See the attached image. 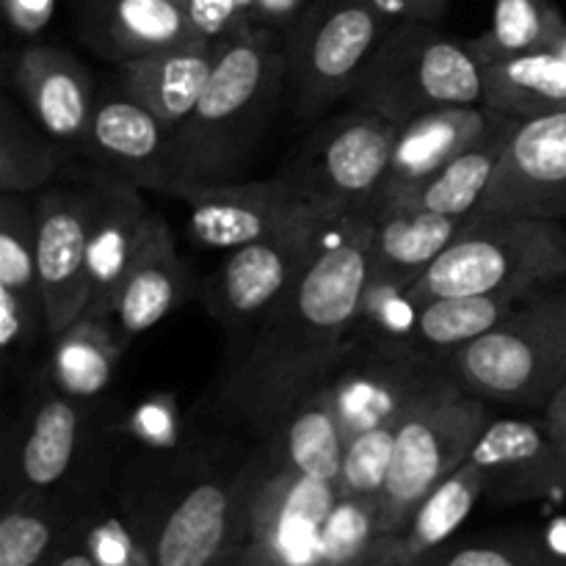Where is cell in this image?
Here are the masks:
<instances>
[{
	"instance_id": "7c38bea8",
	"label": "cell",
	"mask_w": 566,
	"mask_h": 566,
	"mask_svg": "<svg viewBox=\"0 0 566 566\" xmlns=\"http://www.w3.org/2000/svg\"><path fill=\"white\" fill-rule=\"evenodd\" d=\"M324 221L287 227L232 249L208 285V307L230 332H247L285 298L313 260Z\"/></svg>"
},
{
	"instance_id": "4dcf8cb0",
	"label": "cell",
	"mask_w": 566,
	"mask_h": 566,
	"mask_svg": "<svg viewBox=\"0 0 566 566\" xmlns=\"http://www.w3.org/2000/svg\"><path fill=\"white\" fill-rule=\"evenodd\" d=\"M122 352L125 348L108 329V324L83 315L64 335L55 337L50 379H53L55 390L88 401L114 381Z\"/></svg>"
},
{
	"instance_id": "9a60e30c",
	"label": "cell",
	"mask_w": 566,
	"mask_h": 566,
	"mask_svg": "<svg viewBox=\"0 0 566 566\" xmlns=\"http://www.w3.org/2000/svg\"><path fill=\"white\" fill-rule=\"evenodd\" d=\"M188 232L208 249H238L287 227L326 221L291 191L282 177L265 182H186Z\"/></svg>"
},
{
	"instance_id": "7402d4cb",
	"label": "cell",
	"mask_w": 566,
	"mask_h": 566,
	"mask_svg": "<svg viewBox=\"0 0 566 566\" xmlns=\"http://www.w3.org/2000/svg\"><path fill=\"white\" fill-rule=\"evenodd\" d=\"M216 61L213 42H191L122 61L116 92L153 111L177 130L191 116L210 81Z\"/></svg>"
},
{
	"instance_id": "74e56055",
	"label": "cell",
	"mask_w": 566,
	"mask_h": 566,
	"mask_svg": "<svg viewBox=\"0 0 566 566\" xmlns=\"http://www.w3.org/2000/svg\"><path fill=\"white\" fill-rule=\"evenodd\" d=\"M396 429L398 423H385L348 440L340 479H337L340 497H363V501L379 503L387 475H390L392 451H396Z\"/></svg>"
},
{
	"instance_id": "8d00e7d4",
	"label": "cell",
	"mask_w": 566,
	"mask_h": 566,
	"mask_svg": "<svg viewBox=\"0 0 566 566\" xmlns=\"http://www.w3.org/2000/svg\"><path fill=\"white\" fill-rule=\"evenodd\" d=\"M0 287L42 302L36 271V213L22 193L0 199Z\"/></svg>"
},
{
	"instance_id": "db71d44e",
	"label": "cell",
	"mask_w": 566,
	"mask_h": 566,
	"mask_svg": "<svg viewBox=\"0 0 566 566\" xmlns=\"http://www.w3.org/2000/svg\"><path fill=\"white\" fill-rule=\"evenodd\" d=\"M379 566H385V564H379Z\"/></svg>"
},
{
	"instance_id": "681fc988",
	"label": "cell",
	"mask_w": 566,
	"mask_h": 566,
	"mask_svg": "<svg viewBox=\"0 0 566 566\" xmlns=\"http://www.w3.org/2000/svg\"><path fill=\"white\" fill-rule=\"evenodd\" d=\"M545 415H547V418L558 420V423H566V381H564L562 387H558L556 396L551 398V403H547Z\"/></svg>"
},
{
	"instance_id": "bcb514c9",
	"label": "cell",
	"mask_w": 566,
	"mask_h": 566,
	"mask_svg": "<svg viewBox=\"0 0 566 566\" xmlns=\"http://www.w3.org/2000/svg\"><path fill=\"white\" fill-rule=\"evenodd\" d=\"M50 566H99L97 558L88 551L86 528H83V525H72V528L66 531L64 542H61L59 551H55Z\"/></svg>"
},
{
	"instance_id": "603a6c76",
	"label": "cell",
	"mask_w": 566,
	"mask_h": 566,
	"mask_svg": "<svg viewBox=\"0 0 566 566\" xmlns=\"http://www.w3.org/2000/svg\"><path fill=\"white\" fill-rule=\"evenodd\" d=\"M86 22L92 42L119 64L199 42L182 0H92Z\"/></svg>"
},
{
	"instance_id": "4fadbf2b",
	"label": "cell",
	"mask_w": 566,
	"mask_h": 566,
	"mask_svg": "<svg viewBox=\"0 0 566 566\" xmlns=\"http://www.w3.org/2000/svg\"><path fill=\"white\" fill-rule=\"evenodd\" d=\"M97 193L48 191L36 199V271L48 335L59 337L86 315L92 298L88 241Z\"/></svg>"
},
{
	"instance_id": "ffe728a7",
	"label": "cell",
	"mask_w": 566,
	"mask_h": 566,
	"mask_svg": "<svg viewBox=\"0 0 566 566\" xmlns=\"http://www.w3.org/2000/svg\"><path fill=\"white\" fill-rule=\"evenodd\" d=\"M94 193H97V205H94L92 241H88L92 298H88L86 315L108 324L133 260L138 258V249L147 235L153 210L144 205L136 186L114 180V177L99 175Z\"/></svg>"
},
{
	"instance_id": "e575fe53",
	"label": "cell",
	"mask_w": 566,
	"mask_h": 566,
	"mask_svg": "<svg viewBox=\"0 0 566 566\" xmlns=\"http://www.w3.org/2000/svg\"><path fill=\"white\" fill-rule=\"evenodd\" d=\"M553 11L551 0H495L490 31L468 39V48L481 66L545 50Z\"/></svg>"
},
{
	"instance_id": "d6986e66",
	"label": "cell",
	"mask_w": 566,
	"mask_h": 566,
	"mask_svg": "<svg viewBox=\"0 0 566 566\" xmlns=\"http://www.w3.org/2000/svg\"><path fill=\"white\" fill-rule=\"evenodd\" d=\"M512 116L490 108V105H457L442 108L434 114L418 116L398 127L396 144H392L390 171H387L385 188L376 210L387 208L403 193L412 191L423 180L451 164L457 155L473 147L495 127L506 125Z\"/></svg>"
},
{
	"instance_id": "e0dca14e",
	"label": "cell",
	"mask_w": 566,
	"mask_h": 566,
	"mask_svg": "<svg viewBox=\"0 0 566 566\" xmlns=\"http://www.w3.org/2000/svg\"><path fill=\"white\" fill-rule=\"evenodd\" d=\"M470 462L497 503H523L566 490V462L545 420H490Z\"/></svg>"
},
{
	"instance_id": "484cf974",
	"label": "cell",
	"mask_w": 566,
	"mask_h": 566,
	"mask_svg": "<svg viewBox=\"0 0 566 566\" xmlns=\"http://www.w3.org/2000/svg\"><path fill=\"white\" fill-rule=\"evenodd\" d=\"M269 437L271 459L282 468L337 484L346 457V434L321 387L307 392Z\"/></svg>"
},
{
	"instance_id": "5bb4252c",
	"label": "cell",
	"mask_w": 566,
	"mask_h": 566,
	"mask_svg": "<svg viewBox=\"0 0 566 566\" xmlns=\"http://www.w3.org/2000/svg\"><path fill=\"white\" fill-rule=\"evenodd\" d=\"M562 221L566 216V111L517 119L473 219Z\"/></svg>"
},
{
	"instance_id": "7a4b0ae2",
	"label": "cell",
	"mask_w": 566,
	"mask_h": 566,
	"mask_svg": "<svg viewBox=\"0 0 566 566\" xmlns=\"http://www.w3.org/2000/svg\"><path fill=\"white\" fill-rule=\"evenodd\" d=\"M287 77L285 36L247 22L216 42L210 81L175 130L182 182H232L269 130Z\"/></svg>"
},
{
	"instance_id": "816d5d0a",
	"label": "cell",
	"mask_w": 566,
	"mask_h": 566,
	"mask_svg": "<svg viewBox=\"0 0 566 566\" xmlns=\"http://www.w3.org/2000/svg\"><path fill=\"white\" fill-rule=\"evenodd\" d=\"M238 6H241V9L247 11L249 22H252V11H254V6H258V0H238Z\"/></svg>"
},
{
	"instance_id": "5b68a950",
	"label": "cell",
	"mask_w": 566,
	"mask_h": 566,
	"mask_svg": "<svg viewBox=\"0 0 566 566\" xmlns=\"http://www.w3.org/2000/svg\"><path fill=\"white\" fill-rule=\"evenodd\" d=\"M451 370L484 401L547 409L566 381V285L523 298L495 329L459 348Z\"/></svg>"
},
{
	"instance_id": "4316f807",
	"label": "cell",
	"mask_w": 566,
	"mask_h": 566,
	"mask_svg": "<svg viewBox=\"0 0 566 566\" xmlns=\"http://www.w3.org/2000/svg\"><path fill=\"white\" fill-rule=\"evenodd\" d=\"M481 495H486V479L479 464L468 459L426 495L401 534L387 542V564H415L440 551L470 517Z\"/></svg>"
},
{
	"instance_id": "60d3db41",
	"label": "cell",
	"mask_w": 566,
	"mask_h": 566,
	"mask_svg": "<svg viewBox=\"0 0 566 566\" xmlns=\"http://www.w3.org/2000/svg\"><path fill=\"white\" fill-rule=\"evenodd\" d=\"M182 6L199 42H221L249 22L238 0H182Z\"/></svg>"
},
{
	"instance_id": "f35d334b",
	"label": "cell",
	"mask_w": 566,
	"mask_h": 566,
	"mask_svg": "<svg viewBox=\"0 0 566 566\" xmlns=\"http://www.w3.org/2000/svg\"><path fill=\"white\" fill-rule=\"evenodd\" d=\"M423 562L431 566H558L551 547L523 536L464 542L451 551L431 553Z\"/></svg>"
},
{
	"instance_id": "ac0fdd59",
	"label": "cell",
	"mask_w": 566,
	"mask_h": 566,
	"mask_svg": "<svg viewBox=\"0 0 566 566\" xmlns=\"http://www.w3.org/2000/svg\"><path fill=\"white\" fill-rule=\"evenodd\" d=\"M9 72L28 114L59 144L83 149L97 105L86 66L53 44H31L11 59Z\"/></svg>"
},
{
	"instance_id": "44dd1931",
	"label": "cell",
	"mask_w": 566,
	"mask_h": 566,
	"mask_svg": "<svg viewBox=\"0 0 566 566\" xmlns=\"http://www.w3.org/2000/svg\"><path fill=\"white\" fill-rule=\"evenodd\" d=\"M186 287L188 271L177 252L169 224L158 213H153L138 258L133 260L130 274H127L114 313L108 318V329L114 332L122 348L133 337L158 326L182 302Z\"/></svg>"
},
{
	"instance_id": "b9f144b4",
	"label": "cell",
	"mask_w": 566,
	"mask_h": 566,
	"mask_svg": "<svg viewBox=\"0 0 566 566\" xmlns=\"http://www.w3.org/2000/svg\"><path fill=\"white\" fill-rule=\"evenodd\" d=\"M130 429L138 440H144L153 448L175 446L177 437H180V423H177L175 409L164 398H153L144 407H138L130 420Z\"/></svg>"
},
{
	"instance_id": "2e32d148",
	"label": "cell",
	"mask_w": 566,
	"mask_h": 566,
	"mask_svg": "<svg viewBox=\"0 0 566 566\" xmlns=\"http://www.w3.org/2000/svg\"><path fill=\"white\" fill-rule=\"evenodd\" d=\"M83 153L99 175L130 182L138 191L177 197L186 186L177 169L175 130L122 92L97 99Z\"/></svg>"
},
{
	"instance_id": "f907efd6",
	"label": "cell",
	"mask_w": 566,
	"mask_h": 566,
	"mask_svg": "<svg viewBox=\"0 0 566 566\" xmlns=\"http://www.w3.org/2000/svg\"><path fill=\"white\" fill-rule=\"evenodd\" d=\"M545 423H547V431H551L553 442H556L558 451H562V457L566 462V423H558V420L547 418V415H545Z\"/></svg>"
},
{
	"instance_id": "cb8c5ba5",
	"label": "cell",
	"mask_w": 566,
	"mask_h": 566,
	"mask_svg": "<svg viewBox=\"0 0 566 566\" xmlns=\"http://www.w3.org/2000/svg\"><path fill=\"white\" fill-rule=\"evenodd\" d=\"M470 219L415 208H385L374 216L370 271L418 282L431 263L451 247Z\"/></svg>"
},
{
	"instance_id": "6da1fadb",
	"label": "cell",
	"mask_w": 566,
	"mask_h": 566,
	"mask_svg": "<svg viewBox=\"0 0 566 566\" xmlns=\"http://www.w3.org/2000/svg\"><path fill=\"white\" fill-rule=\"evenodd\" d=\"M370 238L374 216L324 221L304 274L265 315L221 385L219 407L227 418L269 437L335 368L357 324Z\"/></svg>"
},
{
	"instance_id": "3957f363",
	"label": "cell",
	"mask_w": 566,
	"mask_h": 566,
	"mask_svg": "<svg viewBox=\"0 0 566 566\" xmlns=\"http://www.w3.org/2000/svg\"><path fill=\"white\" fill-rule=\"evenodd\" d=\"M566 280L562 221L492 216L470 219L457 241L412 285L418 302L509 293L528 298Z\"/></svg>"
},
{
	"instance_id": "30bf717a",
	"label": "cell",
	"mask_w": 566,
	"mask_h": 566,
	"mask_svg": "<svg viewBox=\"0 0 566 566\" xmlns=\"http://www.w3.org/2000/svg\"><path fill=\"white\" fill-rule=\"evenodd\" d=\"M249 542L285 566H318V542L332 509L340 501L337 484L282 468L265 453L241 475Z\"/></svg>"
},
{
	"instance_id": "c3c4849f",
	"label": "cell",
	"mask_w": 566,
	"mask_h": 566,
	"mask_svg": "<svg viewBox=\"0 0 566 566\" xmlns=\"http://www.w3.org/2000/svg\"><path fill=\"white\" fill-rule=\"evenodd\" d=\"M545 50L556 53L558 59H562L566 64V17L562 14V11H558V6H556V11H553V17H551V31H547Z\"/></svg>"
},
{
	"instance_id": "8992f818",
	"label": "cell",
	"mask_w": 566,
	"mask_h": 566,
	"mask_svg": "<svg viewBox=\"0 0 566 566\" xmlns=\"http://www.w3.org/2000/svg\"><path fill=\"white\" fill-rule=\"evenodd\" d=\"M486 426L484 398L468 392L459 381L415 403L398 420L390 475L379 497L387 542L401 534L437 484L468 462Z\"/></svg>"
},
{
	"instance_id": "d590c367",
	"label": "cell",
	"mask_w": 566,
	"mask_h": 566,
	"mask_svg": "<svg viewBox=\"0 0 566 566\" xmlns=\"http://www.w3.org/2000/svg\"><path fill=\"white\" fill-rule=\"evenodd\" d=\"M412 285L415 282L370 271L352 335L359 340L412 348V329L420 307Z\"/></svg>"
},
{
	"instance_id": "d4e9b609",
	"label": "cell",
	"mask_w": 566,
	"mask_h": 566,
	"mask_svg": "<svg viewBox=\"0 0 566 566\" xmlns=\"http://www.w3.org/2000/svg\"><path fill=\"white\" fill-rule=\"evenodd\" d=\"M514 125H517V119H509L506 125L495 127L490 136L475 142L473 147L457 155L451 164L442 166L437 175H431L429 180L415 186L412 191H407L401 199L387 205V208H415L429 210V213L453 216V219H473L475 208L481 205L492 177H495Z\"/></svg>"
},
{
	"instance_id": "1f68e13d",
	"label": "cell",
	"mask_w": 566,
	"mask_h": 566,
	"mask_svg": "<svg viewBox=\"0 0 566 566\" xmlns=\"http://www.w3.org/2000/svg\"><path fill=\"white\" fill-rule=\"evenodd\" d=\"M59 142L33 119L17 108L11 97H3L0 108V191L33 193L48 186L61 169Z\"/></svg>"
},
{
	"instance_id": "277c9868",
	"label": "cell",
	"mask_w": 566,
	"mask_h": 566,
	"mask_svg": "<svg viewBox=\"0 0 566 566\" xmlns=\"http://www.w3.org/2000/svg\"><path fill=\"white\" fill-rule=\"evenodd\" d=\"M348 99L392 125L457 105H484V66L468 42L437 25L398 22L370 55Z\"/></svg>"
},
{
	"instance_id": "f5cc1de1",
	"label": "cell",
	"mask_w": 566,
	"mask_h": 566,
	"mask_svg": "<svg viewBox=\"0 0 566 566\" xmlns=\"http://www.w3.org/2000/svg\"><path fill=\"white\" fill-rule=\"evenodd\" d=\"M385 566H431V564H426V562H415V564H385Z\"/></svg>"
},
{
	"instance_id": "f1b7e54d",
	"label": "cell",
	"mask_w": 566,
	"mask_h": 566,
	"mask_svg": "<svg viewBox=\"0 0 566 566\" xmlns=\"http://www.w3.org/2000/svg\"><path fill=\"white\" fill-rule=\"evenodd\" d=\"M484 105L512 119L562 114L566 111V64L551 50H536L484 66Z\"/></svg>"
},
{
	"instance_id": "8fae6325",
	"label": "cell",
	"mask_w": 566,
	"mask_h": 566,
	"mask_svg": "<svg viewBox=\"0 0 566 566\" xmlns=\"http://www.w3.org/2000/svg\"><path fill=\"white\" fill-rule=\"evenodd\" d=\"M133 531L155 566H224L249 542L241 479H197Z\"/></svg>"
},
{
	"instance_id": "52a82bcc",
	"label": "cell",
	"mask_w": 566,
	"mask_h": 566,
	"mask_svg": "<svg viewBox=\"0 0 566 566\" xmlns=\"http://www.w3.org/2000/svg\"><path fill=\"white\" fill-rule=\"evenodd\" d=\"M398 125L354 111L304 142L282 180L321 219L374 216L390 171Z\"/></svg>"
},
{
	"instance_id": "f6af8a7d",
	"label": "cell",
	"mask_w": 566,
	"mask_h": 566,
	"mask_svg": "<svg viewBox=\"0 0 566 566\" xmlns=\"http://www.w3.org/2000/svg\"><path fill=\"white\" fill-rule=\"evenodd\" d=\"M313 3L315 0H258L252 11V22L285 36Z\"/></svg>"
},
{
	"instance_id": "ee69618b",
	"label": "cell",
	"mask_w": 566,
	"mask_h": 566,
	"mask_svg": "<svg viewBox=\"0 0 566 566\" xmlns=\"http://www.w3.org/2000/svg\"><path fill=\"white\" fill-rule=\"evenodd\" d=\"M3 11L14 33L36 36L53 20L55 0H3Z\"/></svg>"
},
{
	"instance_id": "7bdbcfd3",
	"label": "cell",
	"mask_w": 566,
	"mask_h": 566,
	"mask_svg": "<svg viewBox=\"0 0 566 566\" xmlns=\"http://www.w3.org/2000/svg\"><path fill=\"white\" fill-rule=\"evenodd\" d=\"M390 25L398 22H426L437 25L448 9V0H368Z\"/></svg>"
},
{
	"instance_id": "d6a6232c",
	"label": "cell",
	"mask_w": 566,
	"mask_h": 566,
	"mask_svg": "<svg viewBox=\"0 0 566 566\" xmlns=\"http://www.w3.org/2000/svg\"><path fill=\"white\" fill-rule=\"evenodd\" d=\"M379 564H387V536L381 531L379 503L340 497L321 531L318 566Z\"/></svg>"
},
{
	"instance_id": "7dc6e473",
	"label": "cell",
	"mask_w": 566,
	"mask_h": 566,
	"mask_svg": "<svg viewBox=\"0 0 566 566\" xmlns=\"http://www.w3.org/2000/svg\"><path fill=\"white\" fill-rule=\"evenodd\" d=\"M224 566H285L282 562H276L269 551H263L254 542H247L243 547H238L230 558H227Z\"/></svg>"
},
{
	"instance_id": "83f0119b",
	"label": "cell",
	"mask_w": 566,
	"mask_h": 566,
	"mask_svg": "<svg viewBox=\"0 0 566 566\" xmlns=\"http://www.w3.org/2000/svg\"><path fill=\"white\" fill-rule=\"evenodd\" d=\"M81 398L53 390L42 396L20 448V479L25 492H48L66 479L83 440Z\"/></svg>"
},
{
	"instance_id": "f546056e",
	"label": "cell",
	"mask_w": 566,
	"mask_h": 566,
	"mask_svg": "<svg viewBox=\"0 0 566 566\" xmlns=\"http://www.w3.org/2000/svg\"><path fill=\"white\" fill-rule=\"evenodd\" d=\"M520 302L523 298L509 296V293L442 296L420 302L412 329V348L451 363L459 348L495 329Z\"/></svg>"
},
{
	"instance_id": "9c48e42d",
	"label": "cell",
	"mask_w": 566,
	"mask_h": 566,
	"mask_svg": "<svg viewBox=\"0 0 566 566\" xmlns=\"http://www.w3.org/2000/svg\"><path fill=\"white\" fill-rule=\"evenodd\" d=\"M453 381L459 379L448 359L352 335L318 387L335 407L348 446L363 431L398 423L415 403Z\"/></svg>"
},
{
	"instance_id": "836d02e7",
	"label": "cell",
	"mask_w": 566,
	"mask_h": 566,
	"mask_svg": "<svg viewBox=\"0 0 566 566\" xmlns=\"http://www.w3.org/2000/svg\"><path fill=\"white\" fill-rule=\"evenodd\" d=\"M66 531L42 492H22L0 520V566H50Z\"/></svg>"
},
{
	"instance_id": "ab89813d",
	"label": "cell",
	"mask_w": 566,
	"mask_h": 566,
	"mask_svg": "<svg viewBox=\"0 0 566 566\" xmlns=\"http://www.w3.org/2000/svg\"><path fill=\"white\" fill-rule=\"evenodd\" d=\"M42 326L48 332L42 302L0 287V346H3L6 363L11 365L17 354H25Z\"/></svg>"
},
{
	"instance_id": "ba28073f",
	"label": "cell",
	"mask_w": 566,
	"mask_h": 566,
	"mask_svg": "<svg viewBox=\"0 0 566 566\" xmlns=\"http://www.w3.org/2000/svg\"><path fill=\"white\" fill-rule=\"evenodd\" d=\"M387 31L390 22L368 0H315L285 33L298 114L313 119L348 99Z\"/></svg>"
}]
</instances>
